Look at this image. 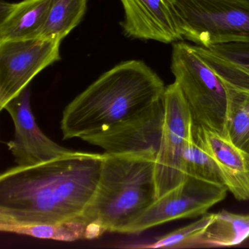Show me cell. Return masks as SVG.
I'll return each mask as SVG.
<instances>
[{
	"label": "cell",
	"instance_id": "15",
	"mask_svg": "<svg viewBox=\"0 0 249 249\" xmlns=\"http://www.w3.org/2000/svg\"><path fill=\"white\" fill-rule=\"evenodd\" d=\"M0 230L36 238L65 242L97 238L105 231L100 226L89 222L83 215L56 223L19 224L0 221Z\"/></svg>",
	"mask_w": 249,
	"mask_h": 249
},
{
	"label": "cell",
	"instance_id": "1",
	"mask_svg": "<svg viewBox=\"0 0 249 249\" xmlns=\"http://www.w3.org/2000/svg\"><path fill=\"white\" fill-rule=\"evenodd\" d=\"M104 154L72 151L0 176V221L56 223L81 216L97 190Z\"/></svg>",
	"mask_w": 249,
	"mask_h": 249
},
{
	"label": "cell",
	"instance_id": "6",
	"mask_svg": "<svg viewBox=\"0 0 249 249\" xmlns=\"http://www.w3.org/2000/svg\"><path fill=\"white\" fill-rule=\"evenodd\" d=\"M164 103L161 141L154 164L157 199L186 180L183 155L193 126L192 113L177 83L166 87Z\"/></svg>",
	"mask_w": 249,
	"mask_h": 249
},
{
	"label": "cell",
	"instance_id": "16",
	"mask_svg": "<svg viewBox=\"0 0 249 249\" xmlns=\"http://www.w3.org/2000/svg\"><path fill=\"white\" fill-rule=\"evenodd\" d=\"M249 237V214L225 210L214 213L213 219L199 242V246H233Z\"/></svg>",
	"mask_w": 249,
	"mask_h": 249
},
{
	"label": "cell",
	"instance_id": "18",
	"mask_svg": "<svg viewBox=\"0 0 249 249\" xmlns=\"http://www.w3.org/2000/svg\"><path fill=\"white\" fill-rule=\"evenodd\" d=\"M186 176L224 184L221 171L205 146L201 126L193 123L183 155Z\"/></svg>",
	"mask_w": 249,
	"mask_h": 249
},
{
	"label": "cell",
	"instance_id": "4",
	"mask_svg": "<svg viewBox=\"0 0 249 249\" xmlns=\"http://www.w3.org/2000/svg\"><path fill=\"white\" fill-rule=\"evenodd\" d=\"M170 69L189 106L193 123L228 135L225 87L192 45L183 42L173 44Z\"/></svg>",
	"mask_w": 249,
	"mask_h": 249
},
{
	"label": "cell",
	"instance_id": "10",
	"mask_svg": "<svg viewBox=\"0 0 249 249\" xmlns=\"http://www.w3.org/2000/svg\"><path fill=\"white\" fill-rule=\"evenodd\" d=\"M31 91L26 87L5 105L15 126V138L7 143L17 166L36 165L72 153L44 135L37 124L30 104Z\"/></svg>",
	"mask_w": 249,
	"mask_h": 249
},
{
	"label": "cell",
	"instance_id": "17",
	"mask_svg": "<svg viewBox=\"0 0 249 249\" xmlns=\"http://www.w3.org/2000/svg\"><path fill=\"white\" fill-rule=\"evenodd\" d=\"M88 0H52L49 16L38 38L62 41L82 21Z\"/></svg>",
	"mask_w": 249,
	"mask_h": 249
},
{
	"label": "cell",
	"instance_id": "11",
	"mask_svg": "<svg viewBox=\"0 0 249 249\" xmlns=\"http://www.w3.org/2000/svg\"><path fill=\"white\" fill-rule=\"evenodd\" d=\"M126 37L171 43L183 40L177 0H120Z\"/></svg>",
	"mask_w": 249,
	"mask_h": 249
},
{
	"label": "cell",
	"instance_id": "14",
	"mask_svg": "<svg viewBox=\"0 0 249 249\" xmlns=\"http://www.w3.org/2000/svg\"><path fill=\"white\" fill-rule=\"evenodd\" d=\"M192 47L222 82L249 90V43H224L208 48L192 45Z\"/></svg>",
	"mask_w": 249,
	"mask_h": 249
},
{
	"label": "cell",
	"instance_id": "8",
	"mask_svg": "<svg viewBox=\"0 0 249 249\" xmlns=\"http://www.w3.org/2000/svg\"><path fill=\"white\" fill-rule=\"evenodd\" d=\"M61 43L40 38L0 43V110L37 74L60 60Z\"/></svg>",
	"mask_w": 249,
	"mask_h": 249
},
{
	"label": "cell",
	"instance_id": "19",
	"mask_svg": "<svg viewBox=\"0 0 249 249\" xmlns=\"http://www.w3.org/2000/svg\"><path fill=\"white\" fill-rule=\"evenodd\" d=\"M222 83L227 96V134L233 143L249 152V90Z\"/></svg>",
	"mask_w": 249,
	"mask_h": 249
},
{
	"label": "cell",
	"instance_id": "2",
	"mask_svg": "<svg viewBox=\"0 0 249 249\" xmlns=\"http://www.w3.org/2000/svg\"><path fill=\"white\" fill-rule=\"evenodd\" d=\"M160 77L141 60L121 62L100 75L65 107L64 140L102 132L145 111L164 98Z\"/></svg>",
	"mask_w": 249,
	"mask_h": 249
},
{
	"label": "cell",
	"instance_id": "7",
	"mask_svg": "<svg viewBox=\"0 0 249 249\" xmlns=\"http://www.w3.org/2000/svg\"><path fill=\"white\" fill-rule=\"evenodd\" d=\"M227 191L225 185L187 176L181 184L156 199L125 233L137 234L170 221L200 217L224 200Z\"/></svg>",
	"mask_w": 249,
	"mask_h": 249
},
{
	"label": "cell",
	"instance_id": "5",
	"mask_svg": "<svg viewBox=\"0 0 249 249\" xmlns=\"http://www.w3.org/2000/svg\"><path fill=\"white\" fill-rule=\"evenodd\" d=\"M183 40L211 47L249 43V0H177Z\"/></svg>",
	"mask_w": 249,
	"mask_h": 249
},
{
	"label": "cell",
	"instance_id": "9",
	"mask_svg": "<svg viewBox=\"0 0 249 249\" xmlns=\"http://www.w3.org/2000/svg\"><path fill=\"white\" fill-rule=\"evenodd\" d=\"M164 98L138 116L81 139L109 154L157 157L164 121Z\"/></svg>",
	"mask_w": 249,
	"mask_h": 249
},
{
	"label": "cell",
	"instance_id": "3",
	"mask_svg": "<svg viewBox=\"0 0 249 249\" xmlns=\"http://www.w3.org/2000/svg\"><path fill=\"white\" fill-rule=\"evenodd\" d=\"M103 154L97 190L82 215L105 231L125 233L157 199L156 157Z\"/></svg>",
	"mask_w": 249,
	"mask_h": 249
},
{
	"label": "cell",
	"instance_id": "12",
	"mask_svg": "<svg viewBox=\"0 0 249 249\" xmlns=\"http://www.w3.org/2000/svg\"><path fill=\"white\" fill-rule=\"evenodd\" d=\"M201 129L207 150L216 162L229 192L238 201L249 200V152L233 143L228 135L202 126Z\"/></svg>",
	"mask_w": 249,
	"mask_h": 249
},
{
	"label": "cell",
	"instance_id": "20",
	"mask_svg": "<svg viewBox=\"0 0 249 249\" xmlns=\"http://www.w3.org/2000/svg\"><path fill=\"white\" fill-rule=\"evenodd\" d=\"M214 213H206L197 220L166 234L149 244L127 246L136 249H183L199 245V240L213 219Z\"/></svg>",
	"mask_w": 249,
	"mask_h": 249
},
{
	"label": "cell",
	"instance_id": "13",
	"mask_svg": "<svg viewBox=\"0 0 249 249\" xmlns=\"http://www.w3.org/2000/svg\"><path fill=\"white\" fill-rule=\"evenodd\" d=\"M52 0L0 2V43L38 38L46 25Z\"/></svg>",
	"mask_w": 249,
	"mask_h": 249
}]
</instances>
